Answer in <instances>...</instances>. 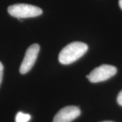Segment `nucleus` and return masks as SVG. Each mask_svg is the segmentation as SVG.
Here are the masks:
<instances>
[{
    "label": "nucleus",
    "instance_id": "0eeeda50",
    "mask_svg": "<svg viewBox=\"0 0 122 122\" xmlns=\"http://www.w3.org/2000/svg\"><path fill=\"white\" fill-rule=\"evenodd\" d=\"M117 103L120 106L122 107V90L118 94L117 98Z\"/></svg>",
    "mask_w": 122,
    "mask_h": 122
},
{
    "label": "nucleus",
    "instance_id": "6e6552de",
    "mask_svg": "<svg viewBox=\"0 0 122 122\" xmlns=\"http://www.w3.org/2000/svg\"><path fill=\"white\" fill-rule=\"evenodd\" d=\"M3 71H4V66L2 63L0 62V85L2 81V78H3Z\"/></svg>",
    "mask_w": 122,
    "mask_h": 122
},
{
    "label": "nucleus",
    "instance_id": "39448f33",
    "mask_svg": "<svg viewBox=\"0 0 122 122\" xmlns=\"http://www.w3.org/2000/svg\"><path fill=\"white\" fill-rule=\"evenodd\" d=\"M81 114L77 107L67 106L61 109L54 116L53 122H71Z\"/></svg>",
    "mask_w": 122,
    "mask_h": 122
},
{
    "label": "nucleus",
    "instance_id": "20e7f679",
    "mask_svg": "<svg viewBox=\"0 0 122 122\" xmlns=\"http://www.w3.org/2000/svg\"><path fill=\"white\" fill-rule=\"evenodd\" d=\"M39 50L40 47L37 44L31 45L26 50L25 57L20 66V73L21 74H25L32 69L37 60Z\"/></svg>",
    "mask_w": 122,
    "mask_h": 122
},
{
    "label": "nucleus",
    "instance_id": "7ed1b4c3",
    "mask_svg": "<svg viewBox=\"0 0 122 122\" xmlns=\"http://www.w3.org/2000/svg\"><path fill=\"white\" fill-rule=\"evenodd\" d=\"M117 68L114 66L102 65L95 68L86 77L92 83H98L112 77L117 73Z\"/></svg>",
    "mask_w": 122,
    "mask_h": 122
},
{
    "label": "nucleus",
    "instance_id": "1a4fd4ad",
    "mask_svg": "<svg viewBox=\"0 0 122 122\" xmlns=\"http://www.w3.org/2000/svg\"><path fill=\"white\" fill-rule=\"evenodd\" d=\"M119 5L120 8L122 10V0H119Z\"/></svg>",
    "mask_w": 122,
    "mask_h": 122
},
{
    "label": "nucleus",
    "instance_id": "f257e3e1",
    "mask_svg": "<svg viewBox=\"0 0 122 122\" xmlns=\"http://www.w3.org/2000/svg\"><path fill=\"white\" fill-rule=\"evenodd\" d=\"M88 46L83 42L75 41L66 46L59 54L58 60L62 65H69L80 58L87 52Z\"/></svg>",
    "mask_w": 122,
    "mask_h": 122
},
{
    "label": "nucleus",
    "instance_id": "9d476101",
    "mask_svg": "<svg viewBox=\"0 0 122 122\" xmlns=\"http://www.w3.org/2000/svg\"></svg>",
    "mask_w": 122,
    "mask_h": 122
},
{
    "label": "nucleus",
    "instance_id": "f03ea898",
    "mask_svg": "<svg viewBox=\"0 0 122 122\" xmlns=\"http://www.w3.org/2000/svg\"><path fill=\"white\" fill-rule=\"evenodd\" d=\"M8 13L13 17L18 18L36 17L40 16L43 11L39 7L25 4H17L8 8Z\"/></svg>",
    "mask_w": 122,
    "mask_h": 122
},
{
    "label": "nucleus",
    "instance_id": "423d86ee",
    "mask_svg": "<svg viewBox=\"0 0 122 122\" xmlns=\"http://www.w3.org/2000/svg\"><path fill=\"white\" fill-rule=\"evenodd\" d=\"M30 119V115L29 114L23 113L22 112H18L15 118L16 122H28Z\"/></svg>",
    "mask_w": 122,
    "mask_h": 122
}]
</instances>
